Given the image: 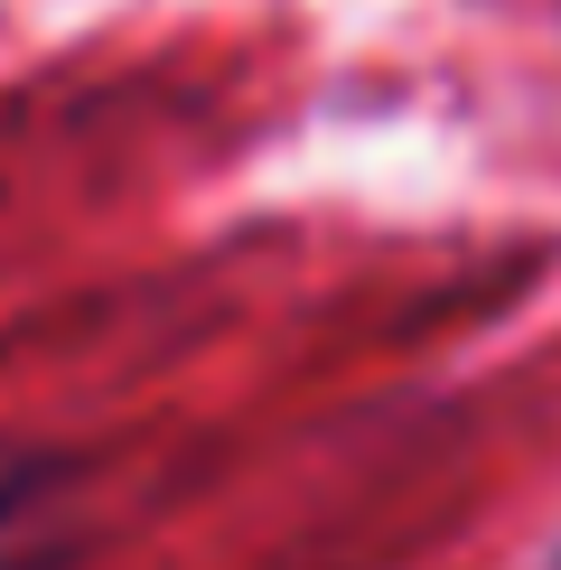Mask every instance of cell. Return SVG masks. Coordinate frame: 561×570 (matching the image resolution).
I'll return each instance as SVG.
<instances>
[{"mask_svg": "<svg viewBox=\"0 0 561 570\" xmlns=\"http://www.w3.org/2000/svg\"><path fill=\"white\" fill-rule=\"evenodd\" d=\"M57 552V468L0 459V570H38Z\"/></svg>", "mask_w": 561, "mask_h": 570, "instance_id": "6da1fadb", "label": "cell"}, {"mask_svg": "<svg viewBox=\"0 0 561 570\" xmlns=\"http://www.w3.org/2000/svg\"><path fill=\"white\" fill-rule=\"evenodd\" d=\"M552 570H561V561H552Z\"/></svg>", "mask_w": 561, "mask_h": 570, "instance_id": "7a4b0ae2", "label": "cell"}]
</instances>
